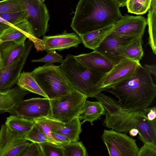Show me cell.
<instances>
[{
	"mask_svg": "<svg viewBox=\"0 0 156 156\" xmlns=\"http://www.w3.org/2000/svg\"><path fill=\"white\" fill-rule=\"evenodd\" d=\"M101 90L112 93L122 107L133 111L148 107L156 96V85L151 74L141 65L131 77Z\"/></svg>",
	"mask_w": 156,
	"mask_h": 156,
	"instance_id": "obj_1",
	"label": "cell"
},
{
	"mask_svg": "<svg viewBox=\"0 0 156 156\" xmlns=\"http://www.w3.org/2000/svg\"><path fill=\"white\" fill-rule=\"evenodd\" d=\"M119 8L113 0H80L71 27L78 36L102 28L122 18Z\"/></svg>",
	"mask_w": 156,
	"mask_h": 156,
	"instance_id": "obj_2",
	"label": "cell"
},
{
	"mask_svg": "<svg viewBox=\"0 0 156 156\" xmlns=\"http://www.w3.org/2000/svg\"><path fill=\"white\" fill-rule=\"evenodd\" d=\"M105 115L103 124L105 127L126 133L137 129L139 140L156 147V119L149 120L143 110L133 111L121 107L113 115Z\"/></svg>",
	"mask_w": 156,
	"mask_h": 156,
	"instance_id": "obj_3",
	"label": "cell"
},
{
	"mask_svg": "<svg viewBox=\"0 0 156 156\" xmlns=\"http://www.w3.org/2000/svg\"><path fill=\"white\" fill-rule=\"evenodd\" d=\"M60 66L73 87L87 98L94 97L101 91L98 87L106 73L88 69L71 54Z\"/></svg>",
	"mask_w": 156,
	"mask_h": 156,
	"instance_id": "obj_4",
	"label": "cell"
},
{
	"mask_svg": "<svg viewBox=\"0 0 156 156\" xmlns=\"http://www.w3.org/2000/svg\"><path fill=\"white\" fill-rule=\"evenodd\" d=\"M30 73L49 99L65 95L75 89L60 66L45 64Z\"/></svg>",
	"mask_w": 156,
	"mask_h": 156,
	"instance_id": "obj_5",
	"label": "cell"
},
{
	"mask_svg": "<svg viewBox=\"0 0 156 156\" xmlns=\"http://www.w3.org/2000/svg\"><path fill=\"white\" fill-rule=\"evenodd\" d=\"M87 97L74 89L67 94L50 99L49 115L63 123L77 116Z\"/></svg>",
	"mask_w": 156,
	"mask_h": 156,
	"instance_id": "obj_6",
	"label": "cell"
},
{
	"mask_svg": "<svg viewBox=\"0 0 156 156\" xmlns=\"http://www.w3.org/2000/svg\"><path fill=\"white\" fill-rule=\"evenodd\" d=\"M101 138L110 156H137L136 140L113 129H104Z\"/></svg>",
	"mask_w": 156,
	"mask_h": 156,
	"instance_id": "obj_7",
	"label": "cell"
},
{
	"mask_svg": "<svg viewBox=\"0 0 156 156\" xmlns=\"http://www.w3.org/2000/svg\"><path fill=\"white\" fill-rule=\"evenodd\" d=\"M27 38L34 43L37 51L45 50L42 40L34 35L31 25L27 20L18 22L5 29L0 35V42L13 41L20 44H24Z\"/></svg>",
	"mask_w": 156,
	"mask_h": 156,
	"instance_id": "obj_8",
	"label": "cell"
},
{
	"mask_svg": "<svg viewBox=\"0 0 156 156\" xmlns=\"http://www.w3.org/2000/svg\"><path fill=\"white\" fill-rule=\"evenodd\" d=\"M25 44L26 49L23 54L9 65L0 69V92L8 91L16 84L34 44L30 39Z\"/></svg>",
	"mask_w": 156,
	"mask_h": 156,
	"instance_id": "obj_9",
	"label": "cell"
},
{
	"mask_svg": "<svg viewBox=\"0 0 156 156\" xmlns=\"http://www.w3.org/2000/svg\"><path fill=\"white\" fill-rule=\"evenodd\" d=\"M140 65L139 61L128 59L121 60L106 74L100 82L98 88L101 90L110 87L131 77Z\"/></svg>",
	"mask_w": 156,
	"mask_h": 156,
	"instance_id": "obj_10",
	"label": "cell"
},
{
	"mask_svg": "<svg viewBox=\"0 0 156 156\" xmlns=\"http://www.w3.org/2000/svg\"><path fill=\"white\" fill-rule=\"evenodd\" d=\"M51 108L50 99L48 98H33L20 101L14 109V115L34 120L48 116Z\"/></svg>",
	"mask_w": 156,
	"mask_h": 156,
	"instance_id": "obj_11",
	"label": "cell"
},
{
	"mask_svg": "<svg viewBox=\"0 0 156 156\" xmlns=\"http://www.w3.org/2000/svg\"><path fill=\"white\" fill-rule=\"evenodd\" d=\"M29 143L2 124L0 130V156H20Z\"/></svg>",
	"mask_w": 156,
	"mask_h": 156,
	"instance_id": "obj_12",
	"label": "cell"
},
{
	"mask_svg": "<svg viewBox=\"0 0 156 156\" xmlns=\"http://www.w3.org/2000/svg\"><path fill=\"white\" fill-rule=\"evenodd\" d=\"M147 24V18L144 16H123L120 20L115 23L109 34L142 37Z\"/></svg>",
	"mask_w": 156,
	"mask_h": 156,
	"instance_id": "obj_13",
	"label": "cell"
},
{
	"mask_svg": "<svg viewBox=\"0 0 156 156\" xmlns=\"http://www.w3.org/2000/svg\"><path fill=\"white\" fill-rule=\"evenodd\" d=\"M136 37L109 34L94 50L103 55L115 65L122 60L119 57L121 49Z\"/></svg>",
	"mask_w": 156,
	"mask_h": 156,
	"instance_id": "obj_14",
	"label": "cell"
},
{
	"mask_svg": "<svg viewBox=\"0 0 156 156\" xmlns=\"http://www.w3.org/2000/svg\"><path fill=\"white\" fill-rule=\"evenodd\" d=\"M45 50H63L74 47L77 48L81 43L80 37L74 33H67L66 31L62 34L52 36H44L42 39Z\"/></svg>",
	"mask_w": 156,
	"mask_h": 156,
	"instance_id": "obj_15",
	"label": "cell"
},
{
	"mask_svg": "<svg viewBox=\"0 0 156 156\" xmlns=\"http://www.w3.org/2000/svg\"><path fill=\"white\" fill-rule=\"evenodd\" d=\"M74 56L88 69L106 74L108 73L115 65L103 55L94 50L89 53L81 54Z\"/></svg>",
	"mask_w": 156,
	"mask_h": 156,
	"instance_id": "obj_16",
	"label": "cell"
},
{
	"mask_svg": "<svg viewBox=\"0 0 156 156\" xmlns=\"http://www.w3.org/2000/svg\"><path fill=\"white\" fill-rule=\"evenodd\" d=\"M30 93L17 85L8 91L0 92V113L8 112L14 115L15 107Z\"/></svg>",
	"mask_w": 156,
	"mask_h": 156,
	"instance_id": "obj_17",
	"label": "cell"
},
{
	"mask_svg": "<svg viewBox=\"0 0 156 156\" xmlns=\"http://www.w3.org/2000/svg\"><path fill=\"white\" fill-rule=\"evenodd\" d=\"M26 44H20L12 41L0 42L1 68L7 66L21 56L26 49Z\"/></svg>",
	"mask_w": 156,
	"mask_h": 156,
	"instance_id": "obj_18",
	"label": "cell"
},
{
	"mask_svg": "<svg viewBox=\"0 0 156 156\" xmlns=\"http://www.w3.org/2000/svg\"><path fill=\"white\" fill-rule=\"evenodd\" d=\"M105 109L100 102L86 100L78 116L80 121L83 120L82 122L83 124L88 121L93 125L94 121L99 119L101 115H105Z\"/></svg>",
	"mask_w": 156,
	"mask_h": 156,
	"instance_id": "obj_19",
	"label": "cell"
},
{
	"mask_svg": "<svg viewBox=\"0 0 156 156\" xmlns=\"http://www.w3.org/2000/svg\"><path fill=\"white\" fill-rule=\"evenodd\" d=\"M115 23L83 35L79 36L85 47L95 50L113 29Z\"/></svg>",
	"mask_w": 156,
	"mask_h": 156,
	"instance_id": "obj_20",
	"label": "cell"
},
{
	"mask_svg": "<svg viewBox=\"0 0 156 156\" xmlns=\"http://www.w3.org/2000/svg\"><path fill=\"white\" fill-rule=\"evenodd\" d=\"M34 123V121L27 119L17 115H11L7 118L5 124L11 130L25 138Z\"/></svg>",
	"mask_w": 156,
	"mask_h": 156,
	"instance_id": "obj_21",
	"label": "cell"
},
{
	"mask_svg": "<svg viewBox=\"0 0 156 156\" xmlns=\"http://www.w3.org/2000/svg\"><path fill=\"white\" fill-rule=\"evenodd\" d=\"M143 43L142 37L134 38L121 49L119 54L121 59H128L140 62L144 55Z\"/></svg>",
	"mask_w": 156,
	"mask_h": 156,
	"instance_id": "obj_22",
	"label": "cell"
},
{
	"mask_svg": "<svg viewBox=\"0 0 156 156\" xmlns=\"http://www.w3.org/2000/svg\"><path fill=\"white\" fill-rule=\"evenodd\" d=\"M78 116L70 121L65 123L63 127L53 133H58L66 136L71 142L78 141L80 140L79 135L82 131L81 126L83 123L80 122Z\"/></svg>",
	"mask_w": 156,
	"mask_h": 156,
	"instance_id": "obj_23",
	"label": "cell"
},
{
	"mask_svg": "<svg viewBox=\"0 0 156 156\" xmlns=\"http://www.w3.org/2000/svg\"><path fill=\"white\" fill-rule=\"evenodd\" d=\"M16 84L22 89L47 98L30 72L21 73Z\"/></svg>",
	"mask_w": 156,
	"mask_h": 156,
	"instance_id": "obj_24",
	"label": "cell"
},
{
	"mask_svg": "<svg viewBox=\"0 0 156 156\" xmlns=\"http://www.w3.org/2000/svg\"><path fill=\"white\" fill-rule=\"evenodd\" d=\"M34 121L39 125L52 143L59 146L53 138L51 133L64 126L65 123L48 116L36 119Z\"/></svg>",
	"mask_w": 156,
	"mask_h": 156,
	"instance_id": "obj_25",
	"label": "cell"
},
{
	"mask_svg": "<svg viewBox=\"0 0 156 156\" xmlns=\"http://www.w3.org/2000/svg\"><path fill=\"white\" fill-rule=\"evenodd\" d=\"M156 0H152L148 9L147 24L149 34L148 44L154 54H156Z\"/></svg>",
	"mask_w": 156,
	"mask_h": 156,
	"instance_id": "obj_26",
	"label": "cell"
},
{
	"mask_svg": "<svg viewBox=\"0 0 156 156\" xmlns=\"http://www.w3.org/2000/svg\"><path fill=\"white\" fill-rule=\"evenodd\" d=\"M60 146L63 149V156H88L86 148L82 142H71Z\"/></svg>",
	"mask_w": 156,
	"mask_h": 156,
	"instance_id": "obj_27",
	"label": "cell"
},
{
	"mask_svg": "<svg viewBox=\"0 0 156 156\" xmlns=\"http://www.w3.org/2000/svg\"><path fill=\"white\" fill-rule=\"evenodd\" d=\"M152 0H128L126 6L128 12L143 15L148 10Z\"/></svg>",
	"mask_w": 156,
	"mask_h": 156,
	"instance_id": "obj_28",
	"label": "cell"
},
{
	"mask_svg": "<svg viewBox=\"0 0 156 156\" xmlns=\"http://www.w3.org/2000/svg\"><path fill=\"white\" fill-rule=\"evenodd\" d=\"M27 0L0 1V14L26 9Z\"/></svg>",
	"mask_w": 156,
	"mask_h": 156,
	"instance_id": "obj_29",
	"label": "cell"
},
{
	"mask_svg": "<svg viewBox=\"0 0 156 156\" xmlns=\"http://www.w3.org/2000/svg\"><path fill=\"white\" fill-rule=\"evenodd\" d=\"M25 138L27 141L37 144L44 142L52 143L39 125L35 122L33 127L27 133Z\"/></svg>",
	"mask_w": 156,
	"mask_h": 156,
	"instance_id": "obj_30",
	"label": "cell"
},
{
	"mask_svg": "<svg viewBox=\"0 0 156 156\" xmlns=\"http://www.w3.org/2000/svg\"><path fill=\"white\" fill-rule=\"evenodd\" d=\"M41 154V156H63L62 146L50 142L37 144Z\"/></svg>",
	"mask_w": 156,
	"mask_h": 156,
	"instance_id": "obj_31",
	"label": "cell"
},
{
	"mask_svg": "<svg viewBox=\"0 0 156 156\" xmlns=\"http://www.w3.org/2000/svg\"><path fill=\"white\" fill-rule=\"evenodd\" d=\"M0 17L12 25L22 21H28L29 16L26 9L0 14Z\"/></svg>",
	"mask_w": 156,
	"mask_h": 156,
	"instance_id": "obj_32",
	"label": "cell"
},
{
	"mask_svg": "<svg viewBox=\"0 0 156 156\" xmlns=\"http://www.w3.org/2000/svg\"><path fill=\"white\" fill-rule=\"evenodd\" d=\"M46 55L38 59L33 60L32 62H43L45 64H51L55 62L62 63L63 59L62 57L57 53L55 50H51L47 51Z\"/></svg>",
	"mask_w": 156,
	"mask_h": 156,
	"instance_id": "obj_33",
	"label": "cell"
},
{
	"mask_svg": "<svg viewBox=\"0 0 156 156\" xmlns=\"http://www.w3.org/2000/svg\"><path fill=\"white\" fill-rule=\"evenodd\" d=\"M20 156H41L40 148L37 143H29Z\"/></svg>",
	"mask_w": 156,
	"mask_h": 156,
	"instance_id": "obj_34",
	"label": "cell"
},
{
	"mask_svg": "<svg viewBox=\"0 0 156 156\" xmlns=\"http://www.w3.org/2000/svg\"><path fill=\"white\" fill-rule=\"evenodd\" d=\"M144 144V145L139 150L137 156H156V147Z\"/></svg>",
	"mask_w": 156,
	"mask_h": 156,
	"instance_id": "obj_35",
	"label": "cell"
},
{
	"mask_svg": "<svg viewBox=\"0 0 156 156\" xmlns=\"http://www.w3.org/2000/svg\"><path fill=\"white\" fill-rule=\"evenodd\" d=\"M51 136L53 139L59 146L68 144L71 142L70 140L65 135L58 133H52Z\"/></svg>",
	"mask_w": 156,
	"mask_h": 156,
	"instance_id": "obj_36",
	"label": "cell"
},
{
	"mask_svg": "<svg viewBox=\"0 0 156 156\" xmlns=\"http://www.w3.org/2000/svg\"><path fill=\"white\" fill-rule=\"evenodd\" d=\"M148 119L150 121H153L156 119V107L146 108L143 110Z\"/></svg>",
	"mask_w": 156,
	"mask_h": 156,
	"instance_id": "obj_37",
	"label": "cell"
},
{
	"mask_svg": "<svg viewBox=\"0 0 156 156\" xmlns=\"http://www.w3.org/2000/svg\"><path fill=\"white\" fill-rule=\"evenodd\" d=\"M12 25L0 17V35L5 29Z\"/></svg>",
	"mask_w": 156,
	"mask_h": 156,
	"instance_id": "obj_38",
	"label": "cell"
},
{
	"mask_svg": "<svg viewBox=\"0 0 156 156\" xmlns=\"http://www.w3.org/2000/svg\"><path fill=\"white\" fill-rule=\"evenodd\" d=\"M145 68L151 74L155 77L156 75V67L155 65H145Z\"/></svg>",
	"mask_w": 156,
	"mask_h": 156,
	"instance_id": "obj_39",
	"label": "cell"
},
{
	"mask_svg": "<svg viewBox=\"0 0 156 156\" xmlns=\"http://www.w3.org/2000/svg\"><path fill=\"white\" fill-rule=\"evenodd\" d=\"M120 7L126 6L128 0H113Z\"/></svg>",
	"mask_w": 156,
	"mask_h": 156,
	"instance_id": "obj_40",
	"label": "cell"
},
{
	"mask_svg": "<svg viewBox=\"0 0 156 156\" xmlns=\"http://www.w3.org/2000/svg\"><path fill=\"white\" fill-rule=\"evenodd\" d=\"M139 131L136 128H133L129 130V133L130 136H135L138 134Z\"/></svg>",
	"mask_w": 156,
	"mask_h": 156,
	"instance_id": "obj_41",
	"label": "cell"
},
{
	"mask_svg": "<svg viewBox=\"0 0 156 156\" xmlns=\"http://www.w3.org/2000/svg\"><path fill=\"white\" fill-rule=\"evenodd\" d=\"M34 3L35 4H41L43 2H42L41 0H33Z\"/></svg>",
	"mask_w": 156,
	"mask_h": 156,
	"instance_id": "obj_42",
	"label": "cell"
},
{
	"mask_svg": "<svg viewBox=\"0 0 156 156\" xmlns=\"http://www.w3.org/2000/svg\"><path fill=\"white\" fill-rule=\"evenodd\" d=\"M1 56L0 53V69L1 68Z\"/></svg>",
	"mask_w": 156,
	"mask_h": 156,
	"instance_id": "obj_43",
	"label": "cell"
},
{
	"mask_svg": "<svg viewBox=\"0 0 156 156\" xmlns=\"http://www.w3.org/2000/svg\"><path fill=\"white\" fill-rule=\"evenodd\" d=\"M45 0H41V1L43 2H44Z\"/></svg>",
	"mask_w": 156,
	"mask_h": 156,
	"instance_id": "obj_44",
	"label": "cell"
}]
</instances>
